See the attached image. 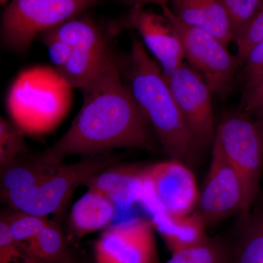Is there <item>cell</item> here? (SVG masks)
<instances>
[{"instance_id":"obj_1","label":"cell","mask_w":263,"mask_h":263,"mask_svg":"<svg viewBox=\"0 0 263 263\" xmlns=\"http://www.w3.org/2000/svg\"><path fill=\"white\" fill-rule=\"evenodd\" d=\"M81 91L84 100L80 111L54 144L35 153L40 160L60 164L70 156L94 157L122 148L162 152L130 90L122 81L116 57Z\"/></svg>"},{"instance_id":"obj_2","label":"cell","mask_w":263,"mask_h":263,"mask_svg":"<svg viewBox=\"0 0 263 263\" xmlns=\"http://www.w3.org/2000/svg\"><path fill=\"white\" fill-rule=\"evenodd\" d=\"M124 74L126 84L167 158L192 168L201 164L204 151L180 111L167 78L141 41H133Z\"/></svg>"},{"instance_id":"obj_3","label":"cell","mask_w":263,"mask_h":263,"mask_svg":"<svg viewBox=\"0 0 263 263\" xmlns=\"http://www.w3.org/2000/svg\"><path fill=\"white\" fill-rule=\"evenodd\" d=\"M122 160L115 152L82 157L73 163L59 164L53 174L29 190L1 193V199L10 209L34 215L56 216L61 220L67 205L78 188L109 166Z\"/></svg>"},{"instance_id":"obj_4","label":"cell","mask_w":263,"mask_h":263,"mask_svg":"<svg viewBox=\"0 0 263 263\" xmlns=\"http://www.w3.org/2000/svg\"><path fill=\"white\" fill-rule=\"evenodd\" d=\"M98 0H11L2 15L1 41L8 51H28L41 33L84 14Z\"/></svg>"},{"instance_id":"obj_5","label":"cell","mask_w":263,"mask_h":263,"mask_svg":"<svg viewBox=\"0 0 263 263\" xmlns=\"http://www.w3.org/2000/svg\"><path fill=\"white\" fill-rule=\"evenodd\" d=\"M239 178L243 212H249L258 193L263 170V138L255 120L240 110L223 118L215 140Z\"/></svg>"},{"instance_id":"obj_6","label":"cell","mask_w":263,"mask_h":263,"mask_svg":"<svg viewBox=\"0 0 263 263\" xmlns=\"http://www.w3.org/2000/svg\"><path fill=\"white\" fill-rule=\"evenodd\" d=\"M162 12L181 40L186 62L202 76L213 95L226 99L243 62L210 32L179 20L169 6Z\"/></svg>"},{"instance_id":"obj_7","label":"cell","mask_w":263,"mask_h":263,"mask_svg":"<svg viewBox=\"0 0 263 263\" xmlns=\"http://www.w3.org/2000/svg\"><path fill=\"white\" fill-rule=\"evenodd\" d=\"M199 196L196 177L187 164L171 159L146 164L141 202L153 214H192Z\"/></svg>"},{"instance_id":"obj_8","label":"cell","mask_w":263,"mask_h":263,"mask_svg":"<svg viewBox=\"0 0 263 263\" xmlns=\"http://www.w3.org/2000/svg\"><path fill=\"white\" fill-rule=\"evenodd\" d=\"M180 111L203 151L212 147L216 129L212 92L207 83L187 62H183L167 78Z\"/></svg>"},{"instance_id":"obj_9","label":"cell","mask_w":263,"mask_h":263,"mask_svg":"<svg viewBox=\"0 0 263 263\" xmlns=\"http://www.w3.org/2000/svg\"><path fill=\"white\" fill-rule=\"evenodd\" d=\"M243 191L239 178L216 142L212 161L195 212L208 227L243 212Z\"/></svg>"},{"instance_id":"obj_10","label":"cell","mask_w":263,"mask_h":263,"mask_svg":"<svg viewBox=\"0 0 263 263\" xmlns=\"http://www.w3.org/2000/svg\"><path fill=\"white\" fill-rule=\"evenodd\" d=\"M155 228L142 218L109 226L95 245V263H160Z\"/></svg>"},{"instance_id":"obj_11","label":"cell","mask_w":263,"mask_h":263,"mask_svg":"<svg viewBox=\"0 0 263 263\" xmlns=\"http://www.w3.org/2000/svg\"><path fill=\"white\" fill-rule=\"evenodd\" d=\"M124 24L138 32L142 43L157 60L166 78L184 62L181 40L164 15L157 14L143 6H135L128 13Z\"/></svg>"},{"instance_id":"obj_12","label":"cell","mask_w":263,"mask_h":263,"mask_svg":"<svg viewBox=\"0 0 263 263\" xmlns=\"http://www.w3.org/2000/svg\"><path fill=\"white\" fill-rule=\"evenodd\" d=\"M146 167L121 161L95 175L84 186L103 193L123 209H129L141 200Z\"/></svg>"},{"instance_id":"obj_13","label":"cell","mask_w":263,"mask_h":263,"mask_svg":"<svg viewBox=\"0 0 263 263\" xmlns=\"http://www.w3.org/2000/svg\"><path fill=\"white\" fill-rule=\"evenodd\" d=\"M169 7L183 23L205 29L227 46L233 41L231 24L223 0H171Z\"/></svg>"},{"instance_id":"obj_14","label":"cell","mask_w":263,"mask_h":263,"mask_svg":"<svg viewBox=\"0 0 263 263\" xmlns=\"http://www.w3.org/2000/svg\"><path fill=\"white\" fill-rule=\"evenodd\" d=\"M117 205L108 196L94 189H88L72 205L68 228L74 236L84 238L106 229L115 216Z\"/></svg>"},{"instance_id":"obj_15","label":"cell","mask_w":263,"mask_h":263,"mask_svg":"<svg viewBox=\"0 0 263 263\" xmlns=\"http://www.w3.org/2000/svg\"><path fill=\"white\" fill-rule=\"evenodd\" d=\"M151 221L171 253L198 245L209 238L207 226L195 212L186 215L155 213Z\"/></svg>"},{"instance_id":"obj_16","label":"cell","mask_w":263,"mask_h":263,"mask_svg":"<svg viewBox=\"0 0 263 263\" xmlns=\"http://www.w3.org/2000/svg\"><path fill=\"white\" fill-rule=\"evenodd\" d=\"M115 57L109 43L88 50H72L68 61L56 70L69 88L80 90L87 86Z\"/></svg>"},{"instance_id":"obj_17","label":"cell","mask_w":263,"mask_h":263,"mask_svg":"<svg viewBox=\"0 0 263 263\" xmlns=\"http://www.w3.org/2000/svg\"><path fill=\"white\" fill-rule=\"evenodd\" d=\"M60 164L46 163L30 152L20 156L0 168L1 193L34 187L53 174Z\"/></svg>"},{"instance_id":"obj_18","label":"cell","mask_w":263,"mask_h":263,"mask_svg":"<svg viewBox=\"0 0 263 263\" xmlns=\"http://www.w3.org/2000/svg\"><path fill=\"white\" fill-rule=\"evenodd\" d=\"M229 263H263V209L241 214Z\"/></svg>"},{"instance_id":"obj_19","label":"cell","mask_w":263,"mask_h":263,"mask_svg":"<svg viewBox=\"0 0 263 263\" xmlns=\"http://www.w3.org/2000/svg\"><path fill=\"white\" fill-rule=\"evenodd\" d=\"M60 221L51 220L39 234L23 243L24 248L42 263H81L67 245Z\"/></svg>"},{"instance_id":"obj_20","label":"cell","mask_w":263,"mask_h":263,"mask_svg":"<svg viewBox=\"0 0 263 263\" xmlns=\"http://www.w3.org/2000/svg\"><path fill=\"white\" fill-rule=\"evenodd\" d=\"M48 31L68 44L72 50L91 49L109 43L103 29L86 13Z\"/></svg>"},{"instance_id":"obj_21","label":"cell","mask_w":263,"mask_h":263,"mask_svg":"<svg viewBox=\"0 0 263 263\" xmlns=\"http://www.w3.org/2000/svg\"><path fill=\"white\" fill-rule=\"evenodd\" d=\"M230 247L220 238L209 237L198 245L171 253L165 263H229Z\"/></svg>"},{"instance_id":"obj_22","label":"cell","mask_w":263,"mask_h":263,"mask_svg":"<svg viewBox=\"0 0 263 263\" xmlns=\"http://www.w3.org/2000/svg\"><path fill=\"white\" fill-rule=\"evenodd\" d=\"M0 217L5 219L10 233L21 243H27L32 239L51 221L46 216L34 215L12 209L3 211Z\"/></svg>"},{"instance_id":"obj_23","label":"cell","mask_w":263,"mask_h":263,"mask_svg":"<svg viewBox=\"0 0 263 263\" xmlns=\"http://www.w3.org/2000/svg\"><path fill=\"white\" fill-rule=\"evenodd\" d=\"M24 132L13 121L0 119V168L29 153Z\"/></svg>"},{"instance_id":"obj_24","label":"cell","mask_w":263,"mask_h":263,"mask_svg":"<svg viewBox=\"0 0 263 263\" xmlns=\"http://www.w3.org/2000/svg\"><path fill=\"white\" fill-rule=\"evenodd\" d=\"M263 40V0L249 23L240 31L234 42L236 44L237 56L243 62L254 45Z\"/></svg>"},{"instance_id":"obj_25","label":"cell","mask_w":263,"mask_h":263,"mask_svg":"<svg viewBox=\"0 0 263 263\" xmlns=\"http://www.w3.org/2000/svg\"><path fill=\"white\" fill-rule=\"evenodd\" d=\"M229 15L233 41L249 23L262 0H223Z\"/></svg>"},{"instance_id":"obj_26","label":"cell","mask_w":263,"mask_h":263,"mask_svg":"<svg viewBox=\"0 0 263 263\" xmlns=\"http://www.w3.org/2000/svg\"><path fill=\"white\" fill-rule=\"evenodd\" d=\"M242 111L255 119H263V72L243 86Z\"/></svg>"},{"instance_id":"obj_27","label":"cell","mask_w":263,"mask_h":263,"mask_svg":"<svg viewBox=\"0 0 263 263\" xmlns=\"http://www.w3.org/2000/svg\"><path fill=\"white\" fill-rule=\"evenodd\" d=\"M23 254V245L15 239L6 221L0 217V263H14Z\"/></svg>"},{"instance_id":"obj_28","label":"cell","mask_w":263,"mask_h":263,"mask_svg":"<svg viewBox=\"0 0 263 263\" xmlns=\"http://www.w3.org/2000/svg\"><path fill=\"white\" fill-rule=\"evenodd\" d=\"M37 40L43 43L47 48L50 60L56 67V70L62 68L68 61L72 53V48L49 31L41 33L37 36Z\"/></svg>"},{"instance_id":"obj_29","label":"cell","mask_w":263,"mask_h":263,"mask_svg":"<svg viewBox=\"0 0 263 263\" xmlns=\"http://www.w3.org/2000/svg\"><path fill=\"white\" fill-rule=\"evenodd\" d=\"M243 79L246 83L254 80L263 72V40L254 45L243 62Z\"/></svg>"},{"instance_id":"obj_30","label":"cell","mask_w":263,"mask_h":263,"mask_svg":"<svg viewBox=\"0 0 263 263\" xmlns=\"http://www.w3.org/2000/svg\"><path fill=\"white\" fill-rule=\"evenodd\" d=\"M120 3L131 6H144L148 4L159 5L161 8H167L170 5L171 0H119Z\"/></svg>"},{"instance_id":"obj_31","label":"cell","mask_w":263,"mask_h":263,"mask_svg":"<svg viewBox=\"0 0 263 263\" xmlns=\"http://www.w3.org/2000/svg\"><path fill=\"white\" fill-rule=\"evenodd\" d=\"M24 248V254L23 256H22V258L19 259V260L17 261L14 263H42L40 262L37 259H36L34 256H32V254H29L26 249Z\"/></svg>"},{"instance_id":"obj_32","label":"cell","mask_w":263,"mask_h":263,"mask_svg":"<svg viewBox=\"0 0 263 263\" xmlns=\"http://www.w3.org/2000/svg\"><path fill=\"white\" fill-rule=\"evenodd\" d=\"M254 120L258 126L259 131H260L263 138V119H254Z\"/></svg>"},{"instance_id":"obj_33","label":"cell","mask_w":263,"mask_h":263,"mask_svg":"<svg viewBox=\"0 0 263 263\" xmlns=\"http://www.w3.org/2000/svg\"><path fill=\"white\" fill-rule=\"evenodd\" d=\"M10 1H11V0H0V3H1L3 6H6Z\"/></svg>"}]
</instances>
